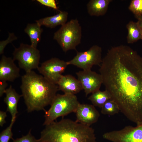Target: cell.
Masks as SVG:
<instances>
[{
    "label": "cell",
    "mask_w": 142,
    "mask_h": 142,
    "mask_svg": "<svg viewBox=\"0 0 142 142\" xmlns=\"http://www.w3.org/2000/svg\"><path fill=\"white\" fill-rule=\"evenodd\" d=\"M75 113V121L89 126L97 122L100 116L94 106L87 104L80 103Z\"/></svg>",
    "instance_id": "11"
},
{
    "label": "cell",
    "mask_w": 142,
    "mask_h": 142,
    "mask_svg": "<svg viewBox=\"0 0 142 142\" xmlns=\"http://www.w3.org/2000/svg\"><path fill=\"white\" fill-rule=\"evenodd\" d=\"M57 85L59 90L65 94L75 95L83 90L78 80L69 74L63 75Z\"/></svg>",
    "instance_id": "13"
},
{
    "label": "cell",
    "mask_w": 142,
    "mask_h": 142,
    "mask_svg": "<svg viewBox=\"0 0 142 142\" xmlns=\"http://www.w3.org/2000/svg\"><path fill=\"white\" fill-rule=\"evenodd\" d=\"M17 39V38L13 33H9L8 37L6 39L0 42V54L3 53L4 48L8 44Z\"/></svg>",
    "instance_id": "24"
},
{
    "label": "cell",
    "mask_w": 142,
    "mask_h": 142,
    "mask_svg": "<svg viewBox=\"0 0 142 142\" xmlns=\"http://www.w3.org/2000/svg\"><path fill=\"white\" fill-rule=\"evenodd\" d=\"M15 120L11 119V122L9 126L1 133L0 142H9L11 139H13L12 128Z\"/></svg>",
    "instance_id": "22"
},
{
    "label": "cell",
    "mask_w": 142,
    "mask_h": 142,
    "mask_svg": "<svg viewBox=\"0 0 142 142\" xmlns=\"http://www.w3.org/2000/svg\"><path fill=\"white\" fill-rule=\"evenodd\" d=\"M80 103L75 95L57 94L49 109L45 111L43 125H47L60 117L75 113Z\"/></svg>",
    "instance_id": "4"
},
{
    "label": "cell",
    "mask_w": 142,
    "mask_h": 142,
    "mask_svg": "<svg viewBox=\"0 0 142 142\" xmlns=\"http://www.w3.org/2000/svg\"><path fill=\"white\" fill-rule=\"evenodd\" d=\"M7 82L3 81H0V97H1L5 93L8 84Z\"/></svg>",
    "instance_id": "26"
},
{
    "label": "cell",
    "mask_w": 142,
    "mask_h": 142,
    "mask_svg": "<svg viewBox=\"0 0 142 142\" xmlns=\"http://www.w3.org/2000/svg\"><path fill=\"white\" fill-rule=\"evenodd\" d=\"M112 1V0H90L87 4V12L91 16L104 15Z\"/></svg>",
    "instance_id": "16"
},
{
    "label": "cell",
    "mask_w": 142,
    "mask_h": 142,
    "mask_svg": "<svg viewBox=\"0 0 142 142\" xmlns=\"http://www.w3.org/2000/svg\"><path fill=\"white\" fill-rule=\"evenodd\" d=\"M100 74L111 99L129 120L142 123V57L130 47L121 45L108 50Z\"/></svg>",
    "instance_id": "1"
},
{
    "label": "cell",
    "mask_w": 142,
    "mask_h": 142,
    "mask_svg": "<svg viewBox=\"0 0 142 142\" xmlns=\"http://www.w3.org/2000/svg\"><path fill=\"white\" fill-rule=\"evenodd\" d=\"M31 131L30 130L27 135L19 138L13 139V142H39L38 139H37L32 135Z\"/></svg>",
    "instance_id": "23"
},
{
    "label": "cell",
    "mask_w": 142,
    "mask_h": 142,
    "mask_svg": "<svg viewBox=\"0 0 142 142\" xmlns=\"http://www.w3.org/2000/svg\"><path fill=\"white\" fill-rule=\"evenodd\" d=\"M76 74L86 96L100 90L103 84L102 77L100 73L90 69L80 71Z\"/></svg>",
    "instance_id": "10"
},
{
    "label": "cell",
    "mask_w": 142,
    "mask_h": 142,
    "mask_svg": "<svg viewBox=\"0 0 142 142\" xmlns=\"http://www.w3.org/2000/svg\"><path fill=\"white\" fill-rule=\"evenodd\" d=\"M128 8L138 19L142 17V0H132Z\"/></svg>",
    "instance_id": "21"
},
{
    "label": "cell",
    "mask_w": 142,
    "mask_h": 142,
    "mask_svg": "<svg viewBox=\"0 0 142 142\" xmlns=\"http://www.w3.org/2000/svg\"><path fill=\"white\" fill-rule=\"evenodd\" d=\"M36 1L43 5L55 10L58 9L55 0H37Z\"/></svg>",
    "instance_id": "25"
},
{
    "label": "cell",
    "mask_w": 142,
    "mask_h": 142,
    "mask_svg": "<svg viewBox=\"0 0 142 142\" xmlns=\"http://www.w3.org/2000/svg\"><path fill=\"white\" fill-rule=\"evenodd\" d=\"M13 59L18 62L19 67L26 72L37 69L40 58L39 51L31 45L21 43L18 48H15Z\"/></svg>",
    "instance_id": "6"
},
{
    "label": "cell",
    "mask_w": 142,
    "mask_h": 142,
    "mask_svg": "<svg viewBox=\"0 0 142 142\" xmlns=\"http://www.w3.org/2000/svg\"><path fill=\"white\" fill-rule=\"evenodd\" d=\"M20 88L28 112L45 111V108L50 105L59 90L57 85L33 70L22 76Z\"/></svg>",
    "instance_id": "2"
},
{
    "label": "cell",
    "mask_w": 142,
    "mask_h": 142,
    "mask_svg": "<svg viewBox=\"0 0 142 142\" xmlns=\"http://www.w3.org/2000/svg\"><path fill=\"white\" fill-rule=\"evenodd\" d=\"M24 31L29 36L31 45L37 48V46L41 39V35L43 31L41 26L36 23L28 24L24 30Z\"/></svg>",
    "instance_id": "17"
},
{
    "label": "cell",
    "mask_w": 142,
    "mask_h": 142,
    "mask_svg": "<svg viewBox=\"0 0 142 142\" xmlns=\"http://www.w3.org/2000/svg\"><path fill=\"white\" fill-rule=\"evenodd\" d=\"M137 19V22L142 29V17Z\"/></svg>",
    "instance_id": "28"
},
{
    "label": "cell",
    "mask_w": 142,
    "mask_h": 142,
    "mask_svg": "<svg viewBox=\"0 0 142 142\" xmlns=\"http://www.w3.org/2000/svg\"><path fill=\"white\" fill-rule=\"evenodd\" d=\"M82 29L77 19H72L67 22L54 34L53 39L56 40L63 51L66 52L75 50L81 43Z\"/></svg>",
    "instance_id": "5"
},
{
    "label": "cell",
    "mask_w": 142,
    "mask_h": 142,
    "mask_svg": "<svg viewBox=\"0 0 142 142\" xmlns=\"http://www.w3.org/2000/svg\"><path fill=\"white\" fill-rule=\"evenodd\" d=\"M128 31L127 41L128 44H132L139 40H142V29L137 22L130 21L126 26Z\"/></svg>",
    "instance_id": "18"
},
{
    "label": "cell",
    "mask_w": 142,
    "mask_h": 142,
    "mask_svg": "<svg viewBox=\"0 0 142 142\" xmlns=\"http://www.w3.org/2000/svg\"><path fill=\"white\" fill-rule=\"evenodd\" d=\"M102 52L101 47L94 45L87 50L77 52L72 59L67 62V63L83 70H90L94 65H100L103 60Z\"/></svg>",
    "instance_id": "7"
},
{
    "label": "cell",
    "mask_w": 142,
    "mask_h": 142,
    "mask_svg": "<svg viewBox=\"0 0 142 142\" xmlns=\"http://www.w3.org/2000/svg\"><path fill=\"white\" fill-rule=\"evenodd\" d=\"M5 93L6 96L4 101L7 106V111L11 114V119L16 120L18 113V104L22 95L18 93L11 85L6 89Z\"/></svg>",
    "instance_id": "14"
},
{
    "label": "cell",
    "mask_w": 142,
    "mask_h": 142,
    "mask_svg": "<svg viewBox=\"0 0 142 142\" xmlns=\"http://www.w3.org/2000/svg\"><path fill=\"white\" fill-rule=\"evenodd\" d=\"M68 65L67 62L53 58L43 62L37 69L46 79L57 85Z\"/></svg>",
    "instance_id": "9"
},
{
    "label": "cell",
    "mask_w": 142,
    "mask_h": 142,
    "mask_svg": "<svg viewBox=\"0 0 142 142\" xmlns=\"http://www.w3.org/2000/svg\"><path fill=\"white\" fill-rule=\"evenodd\" d=\"M111 98L109 94L106 90L101 91L99 90L92 93L88 99L94 106L101 108Z\"/></svg>",
    "instance_id": "19"
},
{
    "label": "cell",
    "mask_w": 142,
    "mask_h": 142,
    "mask_svg": "<svg viewBox=\"0 0 142 142\" xmlns=\"http://www.w3.org/2000/svg\"><path fill=\"white\" fill-rule=\"evenodd\" d=\"M101 108V113L104 115H114L120 111L117 104L111 99L108 100Z\"/></svg>",
    "instance_id": "20"
},
{
    "label": "cell",
    "mask_w": 142,
    "mask_h": 142,
    "mask_svg": "<svg viewBox=\"0 0 142 142\" xmlns=\"http://www.w3.org/2000/svg\"><path fill=\"white\" fill-rule=\"evenodd\" d=\"M103 138L112 142H142V123L105 133Z\"/></svg>",
    "instance_id": "8"
},
{
    "label": "cell",
    "mask_w": 142,
    "mask_h": 142,
    "mask_svg": "<svg viewBox=\"0 0 142 142\" xmlns=\"http://www.w3.org/2000/svg\"><path fill=\"white\" fill-rule=\"evenodd\" d=\"M39 142H95L94 130L90 126L68 119L45 126Z\"/></svg>",
    "instance_id": "3"
},
{
    "label": "cell",
    "mask_w": 142,
    "mask_h": 142,
    "mask_svg": "<svg viewBox=\"0 0 142 142\" xmlns=\"http://www.w3.org/2000/svg\"><path fill=\"white\" fill-rule=\"evenodd\" d=\"M11 57L3 55L0 61V81L13 82L20 76V69Z\"/></svg>",
    "instance_id": "12"
},
{
    "label": "cell",
    "mask_w": 142,
    "mask_h": 142,
    "mask_svg": "<svg viewBox=\"0 0 142 142\" xmlns=\"http://www.w3.org/2000/svg\"><path fill=\"white\" fill-rule=\"evenodd\" d=\"M7 116L6 112L0 111V125L2 126L6 123L5 119Z\"/></svg>",
    "instance_id": "27"
},
{
    "label": "cell",
    "mask_w": 142,
    "mask_h": 142,
    "mask_svg": "<svg viewBox=\"0 0 142 142\" xmlns=\"http://www.w3.org/2000/svg\"><path fill=\"white\" fill-rule=\"evenodd\" d=\"M68 13L66 11H60L58 14L36 21L40 26H44L51 28L63 25L67 22Z\"/></svg>",
    "instance_id": "15"
}]
</instances>
